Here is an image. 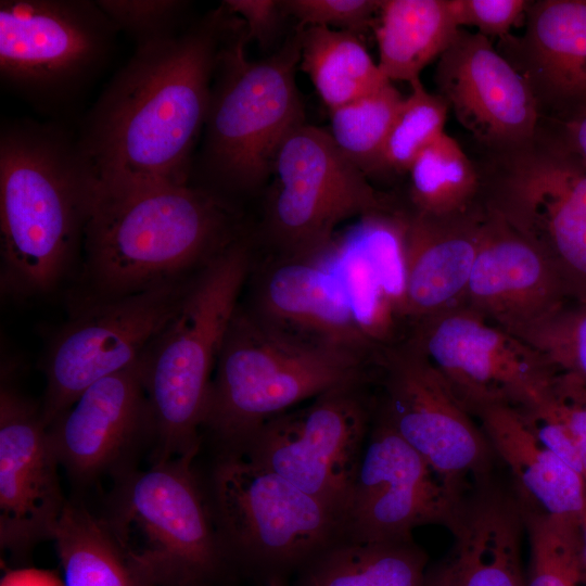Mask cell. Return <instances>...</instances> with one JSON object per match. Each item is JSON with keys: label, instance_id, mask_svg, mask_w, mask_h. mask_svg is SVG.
Returning <instances> with one entry per match:
<instances>
[{"label": "cell", "instance_id": "obj_1", "mask_svg": "<svg viewBox=\"0 0 586 586\" xmlns=\"http://www.w3.org/2000/svg\"><path fill=\"white\" fill-rule=\"evenodd\" d=\"M228 16L218 10L173 37L137 46L112 77L76 138L93 191L189 182L214 74L234 26Z\"/></svg>", "mask_w": 586, "mask_h": 586}, {"label": "cell", "instance_id": "obj_2", "mask_svg": "<svg viewBox=\"0 0 586 586\" xmlns=\"http://www.w3.org/2000/svg\"><path fill=\"white\" fill-rule=\"evenodd\" d=\"M241 234L230 202L206 187L92 190L82 244L92 303L191 279Z\"/></svg>", "mask_w": 586, "mask_h": 586}, {"label": "cell", "instance_id": "obj_3", "mask_svg": "<svg viewBox=\"0 0 586 586\" xmlns=\"http://www.w3.org/2000/svg\"><path fill=\"white\" fill-rule=\"evenodd\" d=\"M91 199V177L76 139L51 124L2 125V292L25 298L61 281L84 244Z\"/></svg>", "mask_w": 586, "mask_h": 586}, {"label": "cell", "instance_id": "obj_4", "mask_svg": "<svg viewBox=\"0 0 586 586\" xmlns=\"http://www.w3.org/2000/svg\"><path fill=\"white\" fill-rule=\"evenodd\" d=\"M253 266L251 242L241 234L196 277L141 356L153 461L196 455L218 354Z\"/></svg>", "mask_w": 586, "mask_h": 586}, {"label": "cell", "instance_id": "obj_5", "mask_svg": "<svg viewBox=\"0 0 586 586\" xmlns=\"http://www.w3.org/2000/svg\"><path fill=\"white\" fill-rule=\"evenodd\" d=\"M368 361L277 329L239 305L218 354L202 429L222 451L238 450L294 405L365 378Z\"/></svg>", "mask_w": 586, "mask_h": 586}, {"label": "cell", "instance_id": "obj_6", "mask_svg": "<svg viewBox=\"0 0 586 586\" xmlns=\"http://www.w3.org/2000/svg\"><path fill=\"white\" fill-rule=\"evenodd\" d=\"M246 39L240 31L222 47L204 125L202 170L224 196L262 187L281 142L304 123L295 84L298 38L257 62L245 56Z\"/></svg>", "mask_w": 586, "mask_h": 586}, {"label": "cell", "instance_id": "obj_7", "mask_svg": "<svg viewBox=\"0 0 586 586\" xmlns=\"http://www.w3.org/2000/svg\"><path fill=\"white\" fill-rule=\"evenodd\" d=\"M189 455L123 470L104 524L154 586L204 584L225 551Z\"/></svg>", "mask_w": 586, "mask_h": 586}, {"label": "cell", "instance_id": "obj_8", "mask_svg": "<svg viewBox=\"0 0 586 586\" xmlns=\"http://www.w3.org/2000/svg\"><path fill=\"white\" fill-rule=\"evenodd\" d=\"M474 162L485 205L546 256L569 297L586 303V165L540 126L530 142Z\"/></svg>", "mask_w": 586, "mask_h": 586}, {"label": "cell", "instance_id": "obj_9", "mask_svg": "<svg viewBox=\"0 0 586 586\" xmlns=\"http://www.w3.org/2000/svg\"><path fill=\"white\" fill-rule=\"evenodd\" d=\"M264 230L275 258L321 259L345 220L386 208L362 170L336 148L328 131L304 123L275 156Z\"/></svg>", "mask_w": 586, "mask_h": 586}, {"label": "cell", "instance_id": "obj_10", "mask_svg": "<svg viewBox=\"0 0 586 586\" xmlns=\"http://www.w3.org/2000/svg\"><path fill=\"white\" fill-rule=\"evenodd\" d=\"M209 505L224 549L263 565L316 559L341 537L340 520L328 507L238 453L217 459Z\"/></svg>", "mask_w": 586, "mask_h": 586}, {"label": "cell", "instance_id": "obj_11", "mask_svg": "<svg viewBox=\"0 0 586 586\" xmlns=\"http://www.w3.org/2000/svg\"><path fill=\"white\" fill-rule=\"evenodd\" d=\"M117 31L97 1L1 0V81L33 103H62L102 71Z\"/></svg>", "mask_w": 586, "mask_h": 586}, {"label": "cell", "instance_id": "obj_12", "mask_svg": "<svg viewBox=\"0 0 586 586\" xmlns=\"http://www.w3.org/2000/svg\"><path fill=\"white\" fill-rule=\"evenodd\" d=\"M365 379L333 387L308 406L268 420L231 453L279 474L340 520L369 433Z\"/></svg>", "mask_w": 586, "mask_h": 586}, {"label": "cell", "instance_id": "obj_13", "mask_svg": "<svg viewBox=\"0 0 586 586\" xmlns=\"http://www.w3.org/2000/svg\"><path fill=\"white\" fill-rule=\"evenodd\" d=\"M379 416L450 488L461 494L466 477L488 480L492 446L446 379L409 337L380 349Z\"/></svg>", "mask_w": 586, "mask_h": 586}, {"label": "cell", "instance_id": "obj_14", "mask_svg": "<svg viewBox=\"0 0 586 586\" xmlns=\"http://www.w3.org/2000/svg\"><path fill=\"white\" fill-rule=\"evenodd\" d=\"M198 276L91 303L68 322L46 361L47 386L40 407L46 426L91 384L139 361L178 313Z\"/></svg>", "mask_w": 586, "mask_h": 586}, {"label": "cell", "instance_id": "obj_15", "mask_svg": "<svg viewBox=\"0 0 586 586\" xmlns=\"http://www.w3.org/2000/svg\"><path fill=\"white\" fill-rule=\"evenodd\" d=\"M407 336L472 416L492 405L524 408L556 375L538 351L463 305L416 322Z\"/></svg>", "mask_w": 586, "mask_h": 586}, {"label": "cell", "instance_id": "obj_16", "mask_svg": "<svg viewBox=\"0 0 586 586\" xmlns=\"http://www.w3.org/2000/svg\"><path fill=\"white\" fill-rule=\"evenodd\" d=\"M463 497L379 415L340 517L348 543L411 539L413 528L455 522Z\"/></svg>", "mask_w": 586, "mask_h": 586}, {"label": "cell", "instance_id": "obj_17", "mask_svg": "<svg viewBox=\"0 0 586 586\" xmlns=\"http://www.w3.org/2000/svg\"><path fill=\"white\" fill-rule=\"evenodd\" d=\"M434 80L436 93L481 152L512 150L535 137L542 117L537 102L489 38L460 28L438 58Z\"/></svg>", "mask_w": 586, "mask_h": 586}, {"label": "cell", "instance_id": "obj_18", "mask_svg": "<svg viewBox=\"0 0 586 586\" xmlns=\"http://www.w3.org/2000/svg\"><path fill=\"white\" fill-rule=\"evenodd\" d=\"M40 407L12 387L0 393V545L14 555L52 539L66 500Z\"/></svg>", "mask_w": 586, "mask_h": 586}, {"label": "cell", "instance_id": "obj_19", "mask_svg": "<svg viewBox=\"0 0 586 586\" xmlns=\"http://www.w3.org/2000/svg\"><path fill=\"white\" fill-rule=\"evenodd\" d=\"M344 291L355 322L379 352L402 339L405 316V216L396 203L359 218L322 257Z\"/></svg>", "mask_w": 586, "mask_h": 586}, {"label": "cell", "instance_id": "obj_20", "mask_svg": "<svg viewBox=\"0 0 586 586\" xmlns=\"http://www.w3.org/2000/svg\"><path fill=\"white\" fill-rule=\"evenodd\" d=\"M568 297L546 256L487 207L482 242L460 305L522 339Z\"/></svg>", "mask_w": 586, "mask_h": 586}, {"label": "cell", "instance_id": "obj_21", "mask_svg": "<svg viewBox=\"0 0 586 586\" xmlns=\"http://www.w3.org/2000/svg\"><path fill=\"white\" fill-rule=\"evenodd\" d=\"M48 433L59 464L75 481L116 470L141 436H151L140 360L87 387Z\"/></svg>", "mask_w": 586, "mask_h": 586}, {"label": "cell", "instance_id": "obj_22", "mask_svg": "<svg viewBox=\"0 0 586 586\" xmlns=\"http://www.w3.org/2000/svg\"><path fill=\"white\" fill-rule=\"evenodd\" d=\"M524 33L499 40L528 85L540 118L586 111V0L531 1Z\"/></svg>", "mask_w": 586, "mask_h": 586}, {"label": "cell", "instance_id": "obj_23", "mask_svg": "<svg viewBox=\"0 0 586 586\" xmlns=\"http://www.w3.org/2000/svg\"><path fill=\"white\" fill-rule=\"evenodd\" d=\"M254 275L247 309L263 321L309 341L370 358L377 354L358 329L341 283L322 258H273Z\"/></svg>", "mask_w": 586, "mask_h": 586}, {"label": "cell", "instance_id": "obj_24", "mask_svg": "<svg viewBox=\"0 0 586 586\" xmlns=\"http://www.w3.org/2000/svg\"><path fill=\"white\" fill-rule=\"evenodd\" d=\"M400 206L405 216V316L411 327L461 304L487 207L483 202L463 212L433 216Z\"/></svg>", "mask_w": 586, "mask_h": 586}, {"label": "cell", "instance_id": "obj_25", "mask_svg": "<svg viewBox=\"0 0 586 586\" xmlns=\"http://www.w3.org/2000/svg\"><path fill=\"white\" fill-rule=\"evenodd\" d=\"M462 500L449 527L454 545L444 565L428 575L438 586H526L521 540L525 528L515 498L488 480Z\"/></svg>", "mask_w": 586, "mask_h": 586}, {"label": "cell", "instance_id": "obj_26", "mask_svg": "<svg viewBox=\"0 0 586 586\" xmlns=\"http://www.w3.org/2000/svg\"><path fill=\"white\" fill-rule=\"evenodd\" d=\"M474 416L493 450L510 470L522 510L577 524L586 522V481L544 446L521 412L492 405Z\"/></svg>", "mask_w": 586, "mask_h": 586}, {"label": "cell", "instance_id": "obj_27", "mask_svg": "<svg viewBox=\"0 0 586 586\" xmlns=\"http://www.w3.org/2000/svg\"><path fill=\"white\" fill-rule=\"evenodd\" d=\"M460 28L451 0H382L374 28L381 72L391 81L410 84Z\"/></svg>", "mask_w": 586, "mask_h": 586}, {"label": "cell", "instance_id": "obj_28", "mask_svg": "<svg viewBox=\"0 0 586 586\" xmlns=\"http://www.w3.org/2000/svg\"><path fill=\"white\" fill-rule=\"evenodd\" d=\"M52 539L64 586H154L82 505L66 502Z\"/></svg>", "mask_w": 586, "mask_h": 586}, {"label": "cell", "instance_id": "obj_29", "mask_svg": "<svg viewBox=\"0 0 586 586\" xmlns=\"http://www.w3.org/2000/svg\"><path fill=\"white\" fill-rule=\"evenodd\" d=\"M298 40L301 68L330 111L391 81L355 33L308 27Z\"/></svg>", "mask_w": 586, "mask_h": 586}, {"label": "cell", "instance_id": "obj_30", "mask_svg": "<svg viewBox=\"0 0 586 586\" xmlns=\"http://www.w3.org/2000/svg\"><path fill=\"white\" fill-rule=\"evenodd\" d=\"M315 560L309 586H425V555L412 539L345 542Z\"/></svg>", "mask_w": 586, "mask_h": 586}, {"label": "cell", "instance_id": "obj_31", "mask_svg": "<svg viewBox=\"0 0 586 586\" xmlns=\"http://www.w3.org/2000/svg\"><path fill=\"white\" fill-rule=\"evenodd\" d=\"M409 211L445 216L484 202L480 171L460 144L443 132L424 148L409 170Z\"/></svg>", "mask_w": 586, "mask_h": 586}, {"label": "cell", "instance_id": "obj_32", "mask_svg": "<svg viewBox=\"0 0 586 586\" xmlns=\"http://www.w3.org/2000/svg\"><path fill=\"white\" fill-rule=\"evenodd\" d=\"M404 98L392 81L339 106L329 135L340 152L368 177Z\"/></svg>", "mask_w": 586, "mask_h": 586}, {"label": "cell", "instance_id": "obj_33", "mask_svg": "<svg viewBox=\"0 0 586 586\" xmlns=\"http://www.w3.org/2000/svg\"><path fill=\"white\" fill-rule=\"evenodd\" d=\"M409 85L411 91L404 98L369 176L408 173L419 153L444 132L449 110L445 100L426 90L420 78Z\"/></svg>", "mask_w": 586, "mask_h": 586}, {"label": "cell", "instance_id": "obj_34", "mask_svg": "<svg viewBox=\"0 0 586 586\" xmlns=\"http://www.w3.org/2000/svg\"><path fill=\"white\" fill-rule=\"evenodd\" d=\"M521 511L530 542L526 586H585L579 558L582 526Z\"/></svg>", "mask_w": 586, "mask_h": 586}, {"label": "cell", "instance_id": "obj_35", "mask_svg": "<svg viewBox=\"0 0 586 586\" xmlns=\"http://www.w3.org/2000/svg\"><path fill=\"white\" fill-rule=\"evenodd\" d=\"M521 340L544 356L555 374L586 387V303L563 304Z\"/></svg>", "mask_w": 586, "mask_h": 586}, {"label": "cell", "instance_id": "obj_36", "mask_svg": "<svg viewBox=\"0 0 586 586\" xmlns=\"http://www.w3.org/2000/svg\"><path fill=\"white\" fill-rule=\"evenodd\" d=\"M99 7L116 28L125 31L137 46L179 34L188 8L180 0H98Z\"/></svg>", "mask_w": 586, "mask_h": 586}, {"label": "cell", "instance_id": "obj_37", "mask_svg": "<svg viewBox=\"0 0 586 586\" xmlns=\"http://www.w3.org/2000/svg\"><path fill=\"white\" fill-rule=\"evenodd\" d=\"M382 0H286V15L294 16L300 26L337 28L357 34L366 29L379 13Z\"/></svg>", "mask_w": 586, "mask_h": 586}, {"label": "cell", "instance_id": "obj_38", "mask_svg": "<svg viewBox=\"0 0 586 586\" xmlns=\"http://www.w3.org/2000/svg\"><path fill=\"white\" fill-rule=\"evenodd\" d=\"M459 27L472 26L477 33L499 40L511 35L510 29L526 12L527 0H451Z\"/></svg>", "mask_w": 586, "mask_h": 586}, {"label": "cell", "instance_id": "obj_39", "mask_svg": "<svg viewBox=\"0 0 586 586\" xmlns=\"http://www.w3.org/2000/svg\"><path fill=\"white\" fill-rule=\"evenodd\" d=\"M550 395L575 441L586 481V387L555 375Z\"/></svg>", "mask_w": 586, "mask_h": 586}, {"label": "cell", "instance_id": "obj_40", "mask_svg": "<svg viewBox=\"0 0 586 586\" xmlns=\"http://www.w3.org/2000/svg\"><path fill=\"white\" fill-rule=\"evenodd\" d=\"M225 9L243 24L247 38L267 43L286 15L283 1L277 0H226Z\"/></svg>", "mask_w": 586, "mask_h": 586}, {"label": "cell", "instance_id": "obj_41", "mask_svg": "<svg viewBox=\"0 0 586 586\" xmlns=\"http://www.w3.org/2000/svg\"><path fill=\"white\" fill-rule=\"evenodd\" d=\"M539 126L586 165V111L564 118H540Z\"/></svg>", "mask_w": 586, "mask_h": 586}, {"label": "cell", "instance_id": "obj_42", "mask_svg": "<svg viewBox=\"0 0 586 586\" xmlns=\"http://www.w3.org/2000/svg\"><path fill=\"white\" fill-rule=\"evenodd\" d=\"M0 586H64L55 573L49 570L21 568L7 572Z\"/></svg>", "mask_w": 586, "mask_h": 586}, {"label": "cell", "instance_id": "obj_43", "mask_svg": "<svg viewBox=\"0 0 586 586\" xmlns=\"http://www.w3.org/2000/svg\"><path fill=\"white\" fill-rule=\"evenodd\" d=\"M579 558L584 583L586 586V522L581 530Z\"/></svg>", "mask_w": 586, "mask_h": 586}, {"label": "cell", "instance_id": "obj_44", "mask_svg": "<svg viewBox=\"0 0 586 586\" xmlns=\"http://www.w3.org/2000/svg\"><path fill=\"white\" fill-rule=\"evenodd\" d=\"M425 586H438L435 582H433L428 575L425 578Z\"/></svg>", "mask_w": 586, "mask_h": 586}, {"label": "cell", "instance_id": "obj_45", "mask_svg": "<svg viewBox=\"0 0 586 586\" xmlns=\"http://www.w3.org/2000/svg\"><path fill=\"white\" fill-rule=\"evenodd\" d=\"M194 586H207V584L204 583V584H199V585H194Z\"/></svg>", "mask_w": 586, "mask_h": 586}]
</instances>
